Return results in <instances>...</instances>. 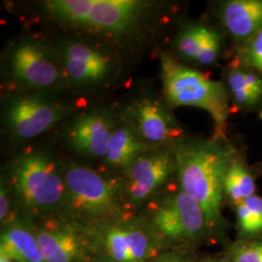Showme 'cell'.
<instances>
[{"mask_svg":"<svg viewBox=\"0 0 262 262\" xmlns=\"http://www.w3.org/2000/svg\"><path fill=\"white\" fill-rule=\"evenodd\" d=\"M0 262H15L14 259L6 253L3 249L0 248Z\"/></svg>","mask_w":262,"mask_h":262,"instance_id":"29","label":"cell"},{"mask_svg":"<svg viewBox=\"0 0 262 262\" xmlns=\"http://www.w3.org/2000/svg\"><path fill=\"white\" fill-rule=\"evenodd\" d=\"M230 92L234 97L235 101L240 105H253L257 102V99L253 96L249 85L246 83L244 71L235 70L228 74L227 78Z\"/></svg>","mask_w":262,"mask_h":262,"instance_id":"21","label":"cell"},{"mask_svg":"<svg viewBox=\"0 0 262 262\" xmlns=\"http://www.w3.org/2000/svg\"><path fill=\"white\" fill-rule=\"evenodd\" d=\"M237 216L239 227L242 232L246 234L261 233V197L254 194L237 205Z\"/></svg>","mask_w":262,"mask_h":262,"instance_id":"20","label":"cell"},{"mask_svg":"<svg viewBox=\"0 0 262 262\" xmlns=\"http://www.w3.org/2000/svg\"><path fill=\"white\" fill-rule=\"evenodd\" d=\"M68 89L93 93L108 88L122 71L121 58L109 44L85 36L64 39L55 46Z\"/></svg>","mask_w":262,"mask_h":262,"instance_id":"6","label":"cell"},{"mask_svg":"<svg viewBox=\"0 0 262 262\" xmlns=\"http://www.w3.org/2000/svg\"><path fill=\"white\" fill-rule=\"evenodd\" d=\"M232 262H262V239L239 244L231 257Z\"/></svg>","mask_w":262,"mask_h":262,"instance_id":"22","label":"cell"},{"mask_svg":"<svg viewBox=\"0 0 262 262\" xmlns=\"http://www.w3.org/2000/svg\"><path fill=\"white\" fill-rule=\"evenodd\" d=\"M221 14L225 28L237 39L249 40L262 28V0L229 1Z\"/></svg>","mask_w":262,"mask_h":262,"instance_id":"17","label":"cell"},{"mask_svg":"<svg viewBox=\"0 0 262 262\" xmlns=\"http://www.w3.org/2000/svg\"><path fill=\"white\" fill-rule=\"evenodd\" d=\"M12 190L6 181H1L0 185V222L2 225H6L11 222L10 210L12 204Z\"/></svg>","mask_w":262,"mask_h":262,"instance_id":"25","label":"cell"},{"mask_svg":"<svg viewBox=\"0 0 262 262\" xmlns=\"http://www.w3.org/2000/svg\"><path fill=\"white\" fill-rule=\"evenodd\" d=\"M85 262H109L106 258H104L103 256L99 255V254H94V256H92L89 260Z\"/></svg>","mask_w":262,"mask_h":262,"instance_id":"30","label":"cell"},{"mask_svg":"<svg viewBox=\"0 0 262 262\" xmlns=\"http://www.w3.org/2000/svg\"><path fill=\"white\" fill-rule=\"evenodd\" d=\"M38 12L57 28L124 47L152 32L159 4L147 0H44Z\"/></svg>","mask_w":262,"mask_h":262,"instance_id":"1","label":"cell"},{"mask_svg":"<svg viewBox=\"0 0 262 262\" xmlns=\"http://www.w3.org/2000/svg\"><path fill=\"white\" fill-rule=\"evenodd\" d=\"M212 28L205 26H190L183 29L176 40L179 53L190 60L196 61L197 56L204 46Z\"/></svg>","mask_w":262,"mask_h":262,"instance_id":"19","label":"cell"},{"mask_svg":"<svg viewBox=\"0 0 262 262\" xmlns=\"http://www.w3.org/2000/svg\"><path fill=\"white\" fill-rule=\"evenodd\" d=\"M117 123L118 121L105 110L82 112L67 126V145L80 156L104 159Z\"/></svg>","mask_w":262,"mask_h":262,"instance_id":"14","label":"cell"},{"mask_svg":"<svg viewBox=\"0 0 262 262\" xmlns=\"http://www.w3.org/2000/svg\"><path fill=\"white\" fill-rule=\"evenodd\" d=\"M222 39L220 34L212 28L202 50L197 56L196 62L202 66H210L214 63L221 51Z\"/></svg>","mask_w":262,"mask_h":262,"instance_id":"23","label":"cell"},{"mask_svg":"<svg viewBox=\"0 0 262 262\" xmlns=\"http://www.w3.org/2000/svg\"><path fill=\"white\" fill-rule=\"evenodd\" d=\"M202 262H232L231 258H227L225 256H215V257H209L204 259Z\"/></svg>","mask_w":262,"mask_h":262,"instance_id":"28","label":"cell"},{"mask_svg":"<svg viewBox=\"0 0 262 262\" xmlns=\"http://www.w3.org/2000/svg\"><path fill=\"white\" fill-rule=\"evenodd\" d=\"M4 69L19 92L54 94L67 86L56 47L36 38L13 42L4 56Z\"/></svg>","mask_w":262,"mask_h":262,"instance_id":"7","label":"cell"},{"mask_svg":"<svg viewBox=\"0 0 262 262\" xmlns=\"http://www.w3.org/2000/svg\"><path fill=\"white\" fill-rule=\"evenodd\" d=\"M150 149L130 123L122 119L113 131L104 162L109 167L124 172L135 159Z\"/></svg>","mask_w":262,"mask_h":262,"instance_id":"16","label":"cell"},{"mask_svg":"<svg viewBox=\"0 0 262 262\" xmlns=\"http://www.w3.org/2000/svg\"><path fill=\"white\" fill-rule=\"evenodd\" d=\"M245 58L250 66L262 72V28L247 40Z\"/></svg>","mask_w":262,"mask_h":262,"instance_id":"24","label":"cell"},{"mask_svg":"<svg viewBox=\"0 0 262 262\" xmlns=\"http://www.w3.org/2000/svg\"><path fill=\"white\" fill-rule=\"evenodd\" d=\"M244 77L246 80V83L249 85L253 96L258 100L262 94V80L255 74L245 72L244 71Z\"/></svg>","mask_w":262,"mask_h":262,"instance_id":"27","label":"cell"},{"mask_svg":"<svg viewBox=\"0 0 262 262\" xmlns=\"http://www.w3.org/2000/svg\"><path fill=\"white\" fill-rule=\"evenodd\" d=\"M47 262H85L94 255L91 227L69 219L33 225Z\"/></svg>","mask_w":262,"mask_h":262,"instance_id":"12","label":"cell"},{"mask_svg":"<svg viewBox=\"0 0 262 262\" xmlns=\"http://www.w3.org/2000/svg\"><path fill=\"white\" fill-rule=\"evenodd\" d=\"M0 248L15 262H47L33 225L13 220L2 227Z\"/></svg>","mask_w":262,"mask_h":262,"instance_id":"15","label":"cell"},{"mask_svg":"<svg viewBox=\"0 0 262 262\" xmlns=\"http://www.w3.org/2000/svg\"><path fill=\"white\" fill-rule=\"evenodd\" d=\"M176 171L173 145L151 148L135 159L124 171L122 184L123 201L141 206L150 201Z\"/></svg>","mask_w":262,"mask_h":262,"instance_id":"10","label":"cell"},{"mask_svg":"<svg viewBox=\"0 0 262 262\" xmlns=\"http://www.w3.org/2000/svg\"><path fill=\"white\" fill-rule=\"evenodd\" d=\"M149 262H194L183 252H161Z\"/></svg>","mask_w":262,"mask_h":262,"instance_id":"26","label":"cell"},{"mask_svg":"<svg viewBox=\"0 0 262 262\" xmlns=\"http://www.w3.org/2000/svg\"><path fill=\"white\" fill-rule=\"evenodd\" d=\"M148 220L164 242L191 241L209 228L200 205L182 189L160 200Z\"/></svg>","mask_w":262,"mask_h":262,"instance_id":"11","label":"cell"},{"mask_svg":"<svg viewBox=\"0 0 262 262\" xmlns=\"http://www.w3.org/2000/svg\"><path fill=\"white\" fill-rule=\"evenodd\" d=\"M160 79L165 101L171 107L205 110L214 120L215 138H225L229 113L228 94L224 84L187 67L168 54L160 56Z\"/></svg>","mask_w":262,"mask_h":262,"instance_id":"4","label":"cell"},{"mask_svg":"<svg viewBox=\"0 0 262 262\" xmlns=\"http://www.w3.org/2000/svg\"><path fill=\"white\" fill-rule=\"evenodd\" d=\"M66 200L62 214L84 225H94L122 215V184L94 169L66 165Z\"/></svg>","mask_w":262,"mask_h":262,"instance_id":"5","label":"cell"},{"mask_svg":"<svg viewBox=\"0 0 262 262\" xmlns=\"http://www.w3.org/2000/svg\"><path fill=\"white\" fill-rule=\"evenodd\" d=\"M225 138L179 140L173 144L180 187L200 205L209 229L222 217L226 173L233 159V150Z\"/></svg>","mask_w":262,"mask_h":262,"instance_id":"2","label":"cell"},{"mask_svg":"<svg viewBox=\"0 0 262 262\" xmlns=\"http://www.w3.org/2000/svg\"><path fill=\"white\" fill-rule=\"evenodd\" d=\"M75 110L54 94L18 92L7 98L3 122L10 136L18 141L33 139L47 132Z\"/></svg>","mask_w":262,"mask_h":262,"instance_id":"9","label":"cell"},{"mask_svg":"<svg viewBox=\"0 0 262 262\" xmlns=\"http://www.w3.org/2000/svg\"><path fill=\"white\" fill-rule=\"evenodd\" d=\"M91 227L94 254L109 262H149L164 241L148 219L116 217Z\"/></svg>","mask_w":262,"mask_h":262,"instance_id":"8","label":"cell"},{"mask_svg":"<svg viewBox=\"0 0 262 262\" xmlns=\"http://www.w3.org/2000/svg\"><path fill=\"white\" fill-rule=\"evenodd\" d=\"M64 169L66 165L48 151H26L8 167L12 193L32 215L62 213L66 200Z\"/></svg>","mask_w":262,"mask_h":262,"instance_id":"3","label":"cell"},{"mask_svg":"<svg viewBox=\"0 0 262 262\" xmlns=\"http://www.w3.org/2000/svg\"><path fill=\"white\" fill-rule=\"evenodd\" d=\"M225 192L236 205L254 195L255 184L253 176L242 163L233 160L225 180Z\"/></svg>","mask_w":262,"mask_h":262,"instance_id":"18","label":"cell"},{"mask_svg":"<svg viewBox=\"0 0 262 262\" xmlns=\"http://www.w3.org/2000/svg\"><path fill=\"white\" fill-rule=\"evenodd\" d=\"M122 119L130 123L150 148L175 144L183 134L166 106L152 95L144 94L132 100L122 113Z\"/></svg>","mask_w":262,"mask_h":262,"instance_id":"13","label":"cell"}]
</instances>
